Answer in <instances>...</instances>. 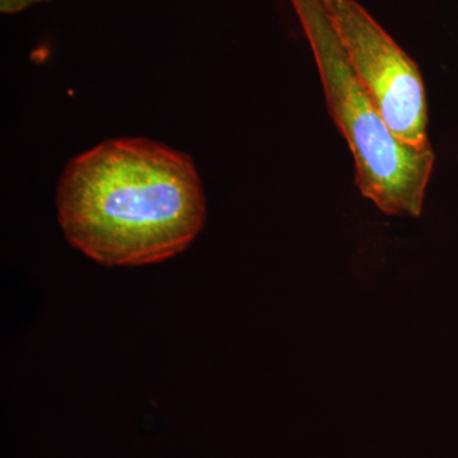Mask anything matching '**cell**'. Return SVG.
I'll return each instance as SVG.
<instances>
[{"mask_svg":"<svg viewBox=\"0 0 458 458\" xmlns=\"http://www.w3.org/2000/svg\"><path fill=\"white\" fill-rule=\"evenodd\" d=\"M68 242L106 267L174 258L198 237L207 200L191 157L165 144L106 140L66 165L56 189Z\"/></svg>","mask_w":458,"mask_h":458,"instance_id":"obj_1","label":"cell"},{"mask_svg":"<svg viewBox=\"0 0 458 458\" xmlns=\"http://www.w3.org/2000/svg\"><path fill=\"white\" fill-rule=\"evenodd\" d=\"M50 0H0V12L4 14H16L33 5L42 4Z\"/></svg>","mask_w":458,"mask_h":458,"instance_id":"obj_4","label":"cell"},{"mask_svg":"<svg viewBox=\"0 0 458 458\" xmlns=\"http://www.w3.org/2000/svg\"><path fill=\"white\" fill-rule=\"evenodd\" d=\"M346 59L397 140L418 148L428 140V101L417 63L357 0H327Z\"/></svg>","mask_w":458,"mask_h":458,"instance_id":"obj_3","label":"cell"},{"mask_svg":"<svg viewBox=\"0 0 458 458\" xmlns=\"http://www.w3.org/2000/svg\"><path fill=\"white\" fill-rule=\"evenodd\" d=\"M291 2L315 56L328 114L351 149L361 195L387 216H420L436 162L432 146L394 137L346 59L327 0Z\"/></svg>","mask_w":458,"mask_h":458,"instance_id":"obj_2","label":"cell"}]
</instances>
